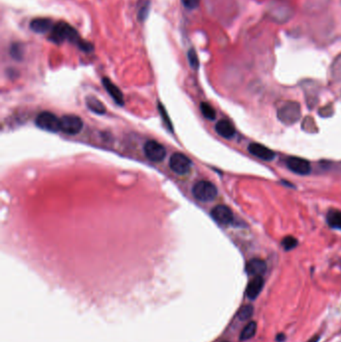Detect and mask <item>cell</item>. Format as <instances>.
<instances>
[{"mask_svg": "<svg viewBox=\"0 0 341 342\" xmlns=\"http://www.w3.org/2000/svg\"><path fill=\"white\" fill-rule=\"evenodd\" d=\"M102 84L106 89V91L108 92V94L112 97L113 100H114L118 105L124 104V98L121 90L114 83H113L111 80H109V78L107 77L102 78Z\"/></svg>", "mask_w": 341, "mask_h": 342, "instance_id": "7c38bea8", "label": "cell"}, {"mask_svg": "<svg viewBox=\"0 0 341 342\" xmlns=\"http://www.w3.org/2000/svg\"><path fill=\"white\" fill-rule=\"evenodd\" d=\"M47 38L55 44H61L68 41L76 45L80 50L84 52H92L94 50V45L92 43L83 40L73 26L64 21L55 23Z\"/></svg>", "mask_w": 341, "mask_h": 342, "instance_id": "6da1fadb", "label": "cell"}, {"mask_svg": "<svg viewBox=\"0 0 341 342\" xmlns=\"http://www.w3.org/2000/svg\"><path fill=\"white\" fill-rule=\"evenodd\" d=\"M192 166L191 160L182 153H173L169 158L170 169L178 175L187 174Z\"/></svg>", "mask_w": 341, "mask_h": 342, "instance_id": "5b68a950", "label": "cell"}, {"mask_svg": "<svg viewBox=\"0 0 341 342\" xmlns=\"http://www.w3.org/2000/svg\"><path fill=\"white\" fill-rule=\"evenodd\" d=\"M82 127L83 121L76 115H64L60 119V130L66 134H78L82 130Z\"/></svg>", "mask_w": 341, "mask_h": 342, "instance_id": "8992f818", "label": "cell"}, {"mask_svg": "<svg viewBox=\"0 0 341 342\" xmlns=\"http://www.w3.org/2000/svg\"><path fill=\"white\" fill-rule=\"evenodd\" d=\"M35 124L42 130L49 132H58L60 130V119L53 113L43 111L35 119Z\"/></svg>", "mask_w": 341, "mask_h": 342, "instance_id": "277c9868", "label": "cell"}, {"mask_svg": "<svg viewBox=\"0 0 341 342\" xmlns=\"http://www.w3.org/2000/svg\"><path fill=\"white\" fill-rule=\"evenodd\" d=\"M10 55L15 60H20L23 56V49L21 44L13 43L10 47Z\"/></svg>", "mask_w": 341, "mask_h": 342, "instance_id": "7402d4cb", "label": "cell"}, {"mask_svg": "<svg viewBox=\"0 0 341 342\" xmlns=\"http://www.w3.org/2000/svg\"><path fill=\"white\" fill-rule=\"evenodd\" d=\"M266 271V263L261 259L254 258L246 264V272L252 276H262Z\"/></svg>", "mask_w": 341, "mask_h": 342, "instance_id": "5bb4252c", "label": "cell"}, {"mask_svg": "<svg viewBox=\"0 0 341 342\" xmlns=\"http://www.w3.org/2000/svg\"><path fill=\"white\" fill-rule=\"evenodd\" d=\"M215 130L221 137L226 139H230L235 135V128L233 124L225 119H222L216 123Z\"/></svg>", "mask_w": 341, "mask_h": 342, "instance_id": "9a60e30c", "label": "cell"}, {"mask_svg": "<svg viewBox=\"0 0 341 342\" xmlns=\"http://www.w3.org/2000/svg\"><path fill=\"white\" fill-rule=\"evenodd\" d=\"M301 109L297 102L288 101L285 102L278 110L277 117L284 124H294L300 119Z\"/></svg>", "mask_w": 341, "mask_h": 342, "instance_id": "3957f363", "label": "cell"}, {"mask_svg": "<svg viewBox=\"0 0 341 342\" xmlns=\"http://www.w3.org/2000/svg\"><path fill=\"white\" fill-rule=\"evenodd\" d=\"M200 110H201L203 116L205 118L210 119V120H213L215 118V115H216L215 110L213 109V107L211 106L210 104H208L206 102H202L200 104Z\"/></svg>", "mask_w": 341, "mask_h": 342, "instance_id": "ffe728a7", "label": "cell"}, {"mask_svg": "<svg viewBox=\"0 0 341 342\" xmlns=\"http://www.w3.org/2000/svg\"><path fill=\"white\" fill-rule=\"evenodd\" d=\"M264 286V280L262 276H255L253 279L248 283L246 288V295L250 299H255L259 293L261 292Z\"/></svg>", "mask_w": 341, "mask_h": 342, "instance_id": "4fadbf2b", "label": "cell"}, {"mask_svg": "<svg viewBox=\"0 0 341 342\" xmlns=\"http://www.w3.org/2000/svg\"><path fill=\"white\" fill-rule=\"evenodd\" d=\"M223 342H227V341H223Z\"/></svg>", "mask_w": 341, "mask_h": 342, "instance_id": "83f0119b", "label": "cell"}, {"mask_svg": "<svg viewBox=\"0 0 341 342\" xmlns=\"http://www.w3.org/2000/svg\"><path fill=\"white\" fill-rule=\"evenodd\" d=\"M150 11V1L149 0H145L143 1L142 5L139 7L137 12V18L140 22H143L148 17V14Z\"/></svg>", "mask_w": 341, "mask_h": 342, "instance_id": "d6986e66", "label": "cell"}, {"mask_svg": "<svg viewBox=\"0 0 341 342\" xmlns=\"http://www.w3.org/2000/svg\"><path fill=\"white\" fill-rule=\"evenodd\" d=\"M211 216L213 219L222 225L230 224L233 221V213L232 211L225 205H217L212 211H211Z\"/></svg>", "mask_w": 341, "mask_h": 342, "instance_id": "9c48e42d", "label": "cell"}, {"mask_svg": "<svg viewBox=\"0 0 341 342\" xmlns=\"http://www.w3.org/2000/svg\"><path fill=\"white\" fill-rule=\"evenodd\" d=\"M286 165L291 171L300 175H306L311 170L309 162L299 157H289L286 160Z\"/></svg>", "mask_w": 341, "mask_h": 342, "instance_id": "ba28073f", "label": "cell"}, {"mask_svg": "<svg viewBox=\"0 0 341 342\" xmlns=\"http://www.w3.org/2000/svg\"><path fill=\"white\" fill-rule=\"evenodd\" d=\"M248 150L252 155L260 158L262 160L269 161L275 157V153L271 149L267 148L266 146H264L262 144H259V143H251L248 146Z\"/></svg>", "mask_w": 341, "mask_h": 342, "instance_id": "8fae6325", "label": "cell"}, {"mask_svg": "<svg viewBox=\"0 0 341 342\" xmlns=\"http://www.w3.org/2000/svg\"><path fill=\"white\" fill-rule=\"evenodd\" d=\"M181 2L185 8L192 10L198 7L200 0H181Z\"/></svg>", "mask_w": 341, "mask_h": 342, "instance_id": "d4e9b609", "label": "cell"}, {"mask_svg": "<svg viewBox=\"0 0 341 342\" xmlns=\"http://www.w3.org/2000/svg\"><path fill=\"white\" fill-rule=\"evenodd\" d=\"M187 56H188V61H189L190 66L193 69H197L199 67V60H198V56H197L196 51L194 50L193 48H190L188 53H187Z\"/></svg>", "mask_w": 341, "mask_h": 342, "instance_id": "603a6c76", "label": "cell"}, {"mask_svg": "<svg viewBox=\"0 0 341 342\" xmlns=\"http://www.w3.org/2000/svg\"><path fill=\"white\" fill-rule=\"evenodd\" d=\"M144 153L152 162H160L166 156V149L162 144L154 140H148L144 144Z\"/></svg>", "mask_w": 341, "mask_h": 342, "instance_id": "52a82bcc", "label": "cell"}, {"mask_svg": "<svg viewBox=\"0 0 341 342\" xmlns=\"http://www.w3.org/2000/svg\"><path fill=\"white\" fill-rule=\"evenodd\" d=\"M55 23L50 18L46 17H37L30 22V29L35 33H48L53 28Z\"/></svg>", "mask_w": 341, "mask_h": 342, "instance_id": "30bf717a", "label": "cell"}, {"mask_svg": "<svg viewBox=\"0 0 341 342\" xmlns=\"http://www.w3.org/2000/svg\"><path fill=\"white\" fill-rule=\"evenodd\" d=\"M297 244H298V241L293 236H286L282 240V246L284 247L285 250H291L295 248L297 246Z\"/></svg>", "mask_w": 341, "mask_h": 342, "instance_id": "cb8c5ba5", "label": "cell"}, {"mask_svg": "<svg viewBox=\"0 0 341 342\" xmlns=\"http://www.w3.org/2000/svg\"><path fill=\"white\" fill-rule=\"evenodd\" d=\"M192 194L197 200L202 202L212 201L217 196V188L213 183L207 180H200L194 184Z\"/></svg>", "mask_w": 341, "mask_h": 342, "instance_id": "7a4b0ae2", "label": "cell"}, {"mask_svg": "<svg viewBox=\"0 0 341 342\" xmlns=\"http://www.w3.org/2000/svg\"><path fill=\"white\" fill-rule=\"evenodd\" d=\"M253 314V306L252 305H245L240 308V310L237 314L240 320H247Z\"/></svg>", "mask_w": 341, "mask_h": 342, "instance_id": "44dd1931", "label": "cell"}, {"mask_svg": "<svg viewBox=\"0 0 341 342\" xmlns=\"http://www.w3.org/2000/svg\"><path fill=\"white\" fill-rule=\"evenodd\" d=\"M284 339H285L284 334H278V335H277V337H276V340H277L278 342H282Z\"/></svg>", "mask_w": 341, "mask_h": 342, "instance_id": "484cf974", "label": "cell"}, {"mask_svg": "<svg viewBox=\"0 0 341 342\" xmlns=\"http://www.w3.org/2000/svg\"><path fill=\"white\" fill-rule=\"evenodd\" d=\"M327 223L330 227L341 229V211L339 210H330L326 216Z\"/></svg>", "mask_w": 341, "mask_h": 342, "instance_id": "e0dca14e", "label": "cell"}, {"mask_svg": "<svg viewBox=\"0 0 341 342\" xmlns=\"http://www.w3.org/2000/svg\"><path fill=\"white\" fill-rule=\"evenodd\" d=\"M318 340H319V336L317 335V336H314V337H312L309 341H307V342H318Z\"/></svg>", "mask_w": 341, "mask_h": 342, "instance_id": "4316f807", "label": "cell"}, {"mask_svg": "<svg viewBox=\"0 0 341 342\" xmlns=\"http://www.w3.org/2000/svg\"><path fill=\"white\" fill-rule=\"evenodd\" d=\"M257 330V324L254 321L249 322L246 326L243 328V330L241 331L240 334V339L241 340H248L250 338H252Z\"/></svg>", "mask_w": 341, "mask_h": 342, "instance_id": "ac0fdd59", "label": "cell"}, {"mask_svg": "<svg viewBox=\"0 0 341 342\" xmlns=\"http://www.w3.org/2000/svg\"><path fill=\"white\" fill-rule=\"evenodd\" d=\"M86 105L87 107L94 113L99 114V115H102L106 112L105 106L102 104V102L100 100H98L95 97L89 96L86 98Z\"/></svg>", "mask_w": 341, "mask_h": 342, "instance_id": "2e32d148", "label": "cell"}]
</instances>
